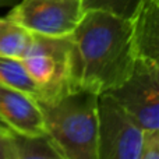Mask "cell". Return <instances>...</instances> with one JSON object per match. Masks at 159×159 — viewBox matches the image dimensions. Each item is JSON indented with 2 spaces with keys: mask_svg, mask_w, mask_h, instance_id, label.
Instances as JSON below:
<instances>
[{
  "mask_svg": "<svg viewBox=\"0 0 159 159\" xmlns=\"http://www.w3.org/2000/svg\"><path fill=\"white\" fill-rule=\"evenodd\" d=\"M36 103L48 135L64 159H98V93L70 89Z\"/></svg>",
  "mask_w": 159,
  "mask_h": 159,
  "instance_id": "7a4b0ae2",
  "label": "cell"
},
{
  "mask_svg": "<svg viewBox=\"0 0 159 159\" xmlns=\"http://www.w3.org/2000/svg\"><path fill=\"white\" fill-rule=\"evenodd\" d=\"M129 20L135 57L159 63V0H141Z\"/></svg>",
  "mask_w": 159,
  "mask_h": 159,
  "instance_id": "ba28073f",
  "label": "cell"
},
{
  "mask_svg": "<svg viewBox=\"0 0 159 159\" xmlns=\"http://www.w3.org/2000/svg\"><path fill=\"white\" fill-rule=\"evenodd\" d=\"M34 39V34L17 24L8 17L0 18V56L20 59L27 53Z\"/></svg>",
  "mask_w": 159,
  "mask_h": 159,
  "instance_id": "30bf717a",
  "label": "cell"
},
{
  "mask_svg": "<svg viewBox=\"0 0 159 159\" xmlns=\"http://www.w3.org/2000/svg\"><path fill=\"white\" fill-rule=\"evenodd\" d=\"M81 0H18L7 17L34 35L70 36L84 16Z\"/></svg>",
  "mask_w": 159,
  "mask_h": 159,
  "instance_id": "5b68a950",
  "label": "cell"
},
{
  "mask_svg": "<svg viewBox=\"0 0 159 159\" xmlns=\"http://www.w3.org/2000/svg\"><path fill=\"white\" fill-rule=\"evenodd\" d=\"M107 93L134 117L143 130L159 129V63L137 59L126 81Z\"/></svg>",
  "mask_w": 159,
  "mask_h": 159,
  "instance_id": "8992f818",
  "label": "cell"
},
{
  "mask_svg": "<svg viewBox=\"0 0 159 159\" xmlns=\"http://www.w3.org/2000/svg\"><path fill=\"white\" fill-rule=\"evenodd\" d=\"M0 159H16L10 141V133L7 134L0 131Z\"/></svg>",
  "mask_w": 159,
  "mask_h": 159,
  "instance_id": "5bb4252c",
  "label": "cell"
},
{
  "mask_svg": "<svg viewBox=\"0 0 159 159\" xmlns=\"http://www.w3.org/2000/svg\"><path fill=\"white\" fill-rule=\"evenodd\" d=\"M135 60L130 20L87 10L70 35V89L109 92L126 81Z\"/></svg>",
  "mask_w": 159,
  "mask_h": 159,
  "instance_id": "6da1fadb",
  "label": "cell"
},
{
  "mask_svg": "<svg viewBox=\"0 0 159 159\" xmlns=\"http://www.w3.org/2000/svg\"><path fill=\"white\" fill-rule=\"evenodd\" d=\"M144 130L110 93L98 95V159H140Z\"/></svg>",
  "mask_w": 159,
  "mask_h": 159,
  "instance_id": "3957f363",
  "label": "cell"
},
{
  "mask_svg": "<svg viewBox=\"0 0 159 159\" xmlns=\"http://www.w3.org/2000/svg\"><path fill=\"white\" fill-rule=\"evenodd\" d=\"M69 57L70 36L34 35L32 43L21 61L41 91L39 101H49L70 91Z\"/></svg>",
  "mask_w": 159,
  "mask_h": 159,
  "instance_id": "277c9868",
  "label": "cell"
},
{
  "mask_svg": "<svg viewBox=\"0 0 159 159\" xmlns=\"http://www.w3.org/2000/svg\"><path fill=\"white\" fill-rule=\"evenodd\" d=\"M0 119L11 131L18 134H48L35 99L3 84H0Z\"/></svg>",
  "mask_w": 159,
  "mask_h": 159,
  "instance_id": "52a82bcc",
  "label": "cell"
},
{
  "mask_svg": "<svg viewBox=\"0 0 159 159\" xmlns=\"http://www.w3.org/2000/svg\"><path fill=\"white\" fill-rule=\"evenodd\" d=\"M0 131H3V133H7V134H8V133H11V130L8 129L7 126H6V124H4V121H3L2 119H0Z\"/></svg>",
  "mask_w": 159,
  "mask_h": 159,
  "instance_id": "2e32d148",
  "label": "cell"
},
{
  "mask_svg": "<svg viewBox=\"0 0 159 159\" xmlns=\"http://www.w3.org/2000/svg\"><path fill=\"white\" fill-rule=\"evenodd\" d=\"M16 159H64L48 134L27 135L10 133Z\"/></svg>",
  "mask_w": 159,
  "mask_h": 159,
  "instance_id": "9c48e42d",
  "label": "cell"
},
{
  "mask_svg": "<svg viewBox=\"0 0 159 159\" xmlns=\"http://www.w3.org/2000/svg\"><path fill=\"white\" fill-rule=\"evenodd\" d=\"M0 84L16 88L35 101L41 99V91L38 85L32 81L20 59L0 56Z\"/></svg>",
  "mask_w": 159,
  "mask_h": 159,
  "instance_id": "8fae6325",
  "label": "cell"
},
{
  "mask_svg": "<svg viewBox=\"0 0 159 159\" xmlns=\"http://www.w3.org/2000/svg\"><path fill=\"white\" fill-rule=\"evenodd\" d=\"M81 2L84 11L102 10L123 18H130L141 0H81Z\"/></svg>",
  "mask_w": 159,
  "mask_h": 159,
  "instance_id": "7c38bea8",
  "label": "cell"
},
{
  "mask_svg": "<svg viewBox=\"0 0 159 159\" xmlns=\"http://www.w3.org/2000/svg\"><path fill=\"white\" fill-rule=\"evenodd\" d=\"M18 0H0V7H6V6H14Z\"/></svg>",
  "mask_w": 159,
  "mask_h": 159,
  "instance_id": "9a60e30c",
  "label": "cell"
},
{
  "mask_svg": "<svg viewBox=\"0 0 159 159\" xmlns=\"http://www.w3.org/2000/svg\"><path fill=\"white\" fill-rule=\"evenodd\" d=\"M140 159H159V129L144 130Z\"/></svg>",
  "mask_w": 159,
  "mask_h": 159,
  "instance_id": "4fadbf2b",
  "label": "cell"
}]
</instances>
